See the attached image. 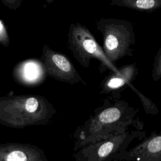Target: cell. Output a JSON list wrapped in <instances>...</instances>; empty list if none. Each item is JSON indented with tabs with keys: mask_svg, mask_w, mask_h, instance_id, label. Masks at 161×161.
<instances>
[{
	"mask_svg": "<svg viewBox=\"0 0 161 161\" xmlns=\"http://www.w3.org/2000/svg\"><path fill=\"white\" fill-rule=\"evenodd\" d=\"M138 111L123 99L108 97L85 123L84 142L106 140L125 133L130 128L142 130L144 125L138 116Z\"/></svg>",
	"mask_w": 161,
	"mask_h": 161,
	"instance_id": "obj_1",
	"label": "cell"
},
{
	"mask_svg": "<svg viewBox=\"0 0 161 161\" xmlns=\"http://www.w3.org/2000/svg\"><path fill=\"white\" fill-rule=\"evenodd\" d=\"M56 110L40 95L0 97V123L12 127L43 125L53 118Z\"/></svg>",
	"mask_w": 161,
	"mask_h": 161,
	"instance_id": "obj_2",
	"label": "cell"
},
{
	"mask_svg": "<svg viewBox=\"0 0 161 161\" xmlns=\"http://www.w3.org/2000/svg\"><path fill=\"white\" fill-rule=\"evenodd\" d=\"M97 30L103 36V50L108 60L114 62L125 57L133 55L136 43L132 23L118 18H100L96 21Z\"/></svg>",
	"mask_w": 161,
	"mask_h": 161,
	"instance_id": "obj_3",
	"label": "cell"
},
{
	"mask_svg": "<svg viewBox=\"0 0 161 161\" xmlns=\"http://www.w3.org/2000/svg\"><path fill=\"white\" fill-rule=\"evenodd\" d=\"M68 47L79 64L85 68L89 66L91 60L97 59L102 66L116 72L118 67L106 57L103 48L93 35L79 23L70 24L67 34Z\"/></svg>",
	"mask_w": 161,
	"mask_h": 161,
	"instance_id": "obj_4",
	"label": "cell"
},
{
	"mask_svg": "<svg viewBox=\"0 0 161 161\" xmlns=\"http://www.w3.org/2000/svg\"><path fill=\"white\" fill-rule=\"evenodd\" d=\"M46 74L53 79L70 84L82 82L86 84L71 61L64 54L45 45L40 58Z\"/></svg>",
	"mask_w": 161,
	"mask_h": 161,
	"instance_id": "obj_5",
	"label": "cell"
},
{
	"mask_svg": "<svg viewBox=\"0 0 161 161\" xmlns=\"http://www.w3.org/2000/svg\"><path fill=\"white\" fill-rule=\"evenodd\" d=\"M138 74L136 62L124 65L116 72L111 71L101 82L99 93L108 94L112 99H121V92L131 84Z\"/></svg>",
	"mask_w": 161,
	"mask_h": 161,
	"instance_id": "obj_6",
	"label": "cell"
},
{
	"mask_svg": "<svg viewBox=\"0 0 161 161\" xmlns=\"http://www.w3.org/2000/svg\"><path fill=\"white\" fill-rule=\"evenodd\" d=\"M161 161V131H153L138 144L118 155L115 161Z\"/></svg>",
	"mask_w": 161,
	"mask_h": 161,
	"instance_id": "obj_7",
	"label": "cell"
},
{
	"mask_svg": "<svg viewBox=\"0 0 161 161\" xmlns=\"http://www.w3.org/2000/svg\"><path fill=\"white\" fill-rule=\"evenodd\" d=\"M46 72L40 60L28 59L17 64L13 72L15 81L25 86H35L42 83Z\"/></svg>",
	"mask_w": 161,
	"mask_h": 161,
	"instance_id": "obj_8",
	"label": "cell"
},
{
	"mask_svg": "<svg viewBox=\"0 0 161 161\" xmlns=\"http://www.w3.org/2000/svg\"><path fill=\"white\" fill-rule=\"evenodd\" d=\"M110 4L146 13H152L161 8V0H112Z\"/></svg>",
	"mask_w": 161,
	"mask_h": 161,
	"instance_id": "obj_9",
	"label": "cell"
},
{
	"mask_svg": "<svg viewBox=\"0 0 161 161\" xmlns=\"http://www.w3.org/2000/svg\"><path fill=\"white\" fill-rule=\"evenodd\" d=\"M129 87L139 97L142 104V106L144 109V111L147 114L151 115H156L158 113V109L157 106L150 99H149L148 97L144 95L142 92L138 90L132 84H131Z\"/></svg>",
	"mask_w": 161,
	"mask_h": 161,
	"instance_id": "obj_10",
	"label": "cell"
},
{
	"mask_svg": "<svg viewBox=\"0 0 161 161\" xmlns=\"http://www.w3.org/2000/svg\"><path fill=\"white\" fill-rule=\"evenodd\" d=\"M151 75L153 81L161 80V47L155 55Z\"/></svg>",
	"mask_w": 161,
	"mask_h": 161,
	"instance_id": "obj_11",
	"label": "cell"
},
{
	"mask_svg": "<svg viewBox=\"0 0 161 161\" xmlns=\"http://www.w3.org/2000/svg\"><path fill=\"white\" fill-rule=\"evenodd\" d=\"M7 161H26V155L20 150H14L11 152L8 157Z\"/></svg>",
	"mask_w": 161,
	"mask_h": 161,
	"instance_id": "obj_12",
	"label": "cell"
},
{
	"mask_svg": "<svg viewBox=\"0 0 161 161\" xmlns=\"http://www.w3.org/2000/svg\"><path fill=\"white\" fill-rule=\"evenodd\" d=\"M9 38L7 30L3 23L0 20V43L5 47H8L9 45Z\"/></svg>",
	"mask_w": 161,
	"mask_h": 161,
	"instance_id": "obj_13",
	"label": "cell"
},
{
	"mask_svg": "<svg viewBox=\"0 0 161 161\" xmlns=\"http://www.w3.org/2000/svg\"><path fill=\"white\" fill-rule=\"evenodd\" d=\"M2 2L4 3L5 6L8 7L11 9L15 10L16 9L21 3V1H9V0H6V1H2Z\"/></svg>",
	"mask_w": 161,
	"mask_h": 161,
	"instance_id": "obj_14",
	"label": "cell"
}]
</instances>
